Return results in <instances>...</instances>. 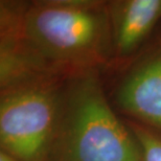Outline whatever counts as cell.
Here are the masks:
<instances>
[{"instance_id":"obj_5","label":"cell","mask_w":161,"mask_h":161,"mask_svg":"<svg viewBox=\"0 0 161 161\" xmlns=\"http://www.w3.org/2000/svg\"><path fill=\"white\" fill-rule=\"evenodd\" d=\"M113 50L119 57L134 53L161 19V0L110 2Z\"/></svg>"},{"instance_id":"obj_1","label":"cell","mask_w":161,"mask_h":161,"mask_svg":"<svg viewBox=\"0 0 161 161\" xmlns=\"http://www.w3.org/2000/svg\"><path fill=\"white\" fill-rule=\"evenodd\" d=\"M1 41L39 76L91 71L113 50L109 6L82 0L37 1L13 24L1 22Z\"/></svg>"},{"instance_id":"obj_2","label":"cell","mask_w":161,"mask_h":161,"mask_svg":"<svg viewBox=\"0 0 161 161\" xmlns=\"http://www.w3.org/2000/svg\"><path fill=\"white\" fill-rule=\"evenodd\" d=\"M53 157L57 161H141L133 132L113 112L92 71L76 75L64 90Z\"/></svg>"},{"instance_id":"obj_7","label":"cell","mask_w":161,"mask_h":161,"mask_svg":"<svg viewBox=\"0 0 161 161\" xmlns=\"http://www.w3.org/2000/svg\"><path fill=\"white\" fill-rule=\"evenodd\" d=\"M0 161H21L17 159L16 157L9 155L8 153L4 152V151H0Z\"/></svg>"},{"instance_id":"obj_6","label":"cell","mask_w":161,"mask_h":161,"mask_svg":"<svg viewBox=\"0 0 161 161\" xmlns=\"http://www.w3.org/2000/svg\"><path fill=\"white\" fill-rule=\"evenodd\" d=\"M141 152V161H161V132L139 122L128 124Z\"/></svg>"},{"instance_id":"obj_3","label":"cell","mask_w":161,"mask_h":161,"mask_svg":"<svg viewBox=\"0 0 161 161\" xmlns=\"http://www.w3.org/2000/svg\"><path fill=\"white\" fill-rule=\"evenodd\" d=\"M64 90L54 76L19 83L1 90V150L21 161L53 157Z\"/></svg>"},{"instance_id":"obj_4","label":"cell","mask_w":161,"mask_h":161,"mask_svg":"<svg viewBox=\"0 0 161 161\" xmlns=\"http://www.w3.org/2000/svg\"><path fill=\"white\" fill-rule=\"evenodd\" d=\"M116 101L139 124L161 132V50L129 72L118 87Z\"/></svg>"}]
</instances>
